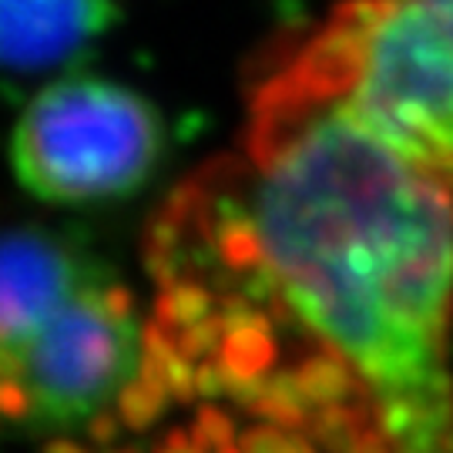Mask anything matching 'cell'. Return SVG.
Masks as SVG:
<instances>
[{"label":"cell","instance_id":"obj_1","mask_svg":"<svg viewBox=\"0 0 453 453\" xmlns=\"http://www.w3.org/2000/svg\"><path fill=\"white\" fill-rule=\"evenodd\" d=\"M155 340L340 453H453V195L286 65L168 209Z\"/></svg>","mask_w":453,"mask_h":453},{"label":"cell","instance_id":"obj_2","mask_svg":"<svg viewBox=\"0 0 453 453\" xmlns=\"http://www.w3.org/2000/svg\"><path fill=\"white\" fill-rule=\"evenodd\" d=\"M292 61L453 195V0H340Z\"/></svg>","mask_w":453,"mask_h":453},{"label":"cell","instance_id":"obj_3","mask_svg":"<svg viewBox=\"0 0 453 453\" xmlns=\"http://www.w3.org/2000/svg\"><path fill=\"white\" fill-rule=\"evenodd\" d=\"M168 370L131 292L104 275L0 357V423L27 434L88 430L131 400L158 396Z\"/></svg>","mask_w":453,"mask_h":453},{"label":"cell","instance_id":"obj_4","mask_svg":"<svg viewBox=\"0 0 453 453\" xmlns=\"http://www.w3.org/2000/svg\"><path fill=\"white\" fill-rule=\"evenodd\" d=\"M162 111L121 81L74 74L41 88L11 134V168L48 205L131 198L165 162Z\"/></svg>","mask_w":453,"mask_h":453},{"label":"cell","instance_id":"obj_5","mask_svg":"<svg viewBox=\"0 0 453 453\" xmlns=\"http://www.w3.org/2000/svg\"><path fill=\"white\" fill-rule=\"evenodd\" d=\"M104 275H111V265L74 235L50 228L0 232V357Z\"/></svg>","mask_w":453,"mask_h":453},{"label":"cell","instance_id":"obj_6","mask_svg":"<svg viewBox=\"0 0 453 453\" xmlns=\"http://www.w3.org/2000/svg\"><path fill=\"white\" fill-rule=\"evenodd\" d=\"M114 20L118 0H0V71L74 65Z\"/></svg>","mask_w":453,"mask_h":453}]
</instances>
